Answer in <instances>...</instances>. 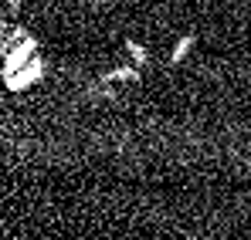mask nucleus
Here are the masks:
<instances>
[{
  "mask_svg": "<svg viewBox=\"0 0 251 240\" xmlns=\"http://www.w3.org/2000/svg\"><path fill=\"white\" fill-rule=\"evenodd\" d=\"M44 75H48V61L38 54V58H31L21 71L7 75V78H3V85H7L10 91H27V88H34L38 81H44Z\"/></svg>",
  "mask_w": 251,
  "mask_h": 240,
  "instance_id": "2",
  "label": "nucleus"
},
{
  "mask_svg": "<svg viewBox=\"0 0 251 240\" xmlns=\"http://www.w3.org/2000/svg\"><path fill=\"white\" fill-rule=\"evenodd\" d=\"M31 58H38V41L31 38V34H24V38H17V44L7 47V54H3V61H0V75L7 78V75L21 71Z\"/></svg>",
  "mask_w": 251,
  "mask_h": 240,
  "instance_id": "1",
  "label": "nucleus"
},
{
  "mask_svg": "<svg viewBox=\"0 0 251 240\" xmlns=\"http://www.w3.org/2000/svg\"><path fill=\"white\" fill-rule=\"evenodd\" d=\"M197 44V34H183V38L173 44V51H170V65H180L187 54H190V47Z\"/></svg>",
  "mask_w": 251,
  "mask_h": 240,
  "instance_id": "5",
  "label": "nucleus"
},
{
  "mask_svg": "<svg viewBox=\"0 0 251 240\" xmlns=\"http://www.w3.org/2000/svg\"><path fill=\"white\" fill-rule=\"evenodd\" d=\"M7 10H10V14H17V10H21V0H7Z\"/></svg>",
  "mask_w": 251,
  "mask_h": 240,
  "instance_id": "6",
  "label": "nucleus"
},
{
  "mask_svg": "<svg viewBox=\"0 0 251 240\" xmlns=\"http://www.w3.org/2000/svg\"><path fill=\"white\" fill-rule=\"evenodd\" d=\"M123 47H126V54H129V61H132L136 68H150V61H153V58H150V51H146L139 41L129 38V41H123Z\"/></svg>",
  "mask_w": 251,
  "mask_h": 240,
  "instance_id": "4",
  "label": "nucleus"
},
{
  "mask_svg": "<svg viewBox=\"0 0 251 240\" xmlns=\"http://www.w3.org/2000/svg\"><path fill=\"white\" fill-rule=\"evenodd\" d=\"M143 78V71L136 68V65H119V68H112V71H102L99 75V81H129V85H136V81Z\"/></svg>",
  "mask_w": 251,
  "mask_h": 240,
  "instance_id": "3",
  "label": "nucleus"
}]
</instances>
